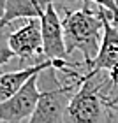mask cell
<instances>
[{"instance_id": "6da1fadb", "label": "cell", "mask_w": 118, "mask_h": 123, "mask_svg": "<svg viewBox=\"0 0 118 123\" xmlns=\"http://www.w3.org/2000/svg\"><path fill=\"white\" fill-rule=\"evenodd\" d=\"M64 39H65V49L67 55L72 51H79L83 55L85 65L88 67L97 56L100 41L104 33V19H102V9L93 11L86 4L76 11L64 9Z\"/></svg>"}, {"instance_id": "7a4b0ae2", "label": "cell", "mask_w": 118, "mask_h": 123, "mask_svg": "<svg viewBox=\"0 0 118 123\" xmlns=\"http://www.w3.org/2000/svg\"><path fill=\"white\" fill-rule=\"evenodd\" d=\"M108 97H113L111 79L90 77L71 97L65 113V123H111L113 111L108 105Z\"/></svg>"}, {"instance_id": "3957f363", "label": "cell", "mask_w": 118, "mask_h": 123, "mask_svg": "<svg viewBox=\"0 0 118 123\" xmlns=\"http://www.w3.org/2000/svg\"><path fill=\"white\" fill-rule=\"evenodd\" d=\"M102 19H104V33H102V41H100V48L97 56L93 58V62L86 67V72L83 74L78 83L95 77L99 72L106 70L109 74L113 90H116L118 86V28L115 21V16L109 11L102 9Z\"/></svg>"}, {"instance_id": "277c9868", "label": "cell", "mask_w": 118, "mask_h": 123, "mask_svg": "<svg viewBox=\"0 0 118 123\" xmlns=\"http://www.w3.org/2000/svg\"><path fill=\"white\" fill-rule=\"evenodd\" d=\"M79 86L78 79H74L69 85H58L57 88L44 90L28 123H65L71 97Z\"/></svg>"}, {"instance_id": "5b68a950", "label": "cell", "mask_w": 118, "mask_h": 123, "mask_svg": "<svg viewBox=\"0 0 118 123\" xmlns=\"http://www.w3.org/2000/svg\"><path fill=\"white\" fill-rule=\"evenodd\" d=\"M9 48L13 49L14 56L21 62H28L30 65H37L48 60L44 56L42 48V32L39 19H26L23 26L18 30L9 32Z\"/></svg>"}, {"instance_id": "8992f818", "label": "cell", "mask_w": 118, "mask_h": 123, "mask_svg": "<svg viewBox=\"0 0 118 123\" xmlns=\"http://www.w3.org/2000/svg\"><path fill=\"white\" fill-rule=\"evenodd\" d=\"M39 77H41V74L33 76L14 97L0 102V123H23V121L28 123L30 121L42 93L37 85Z\"/></svg>"}, {"instance_id": "52a82bcc", "label": "cell", "mask_w": 118, "mask_h": 123, "mask_svg": "<svg viewBox=\"0 0 118 123\" xmlns=\"http://www.w3.org/2000/svg\"><path fill=\"white\" fill-rule=\"evenodd\" d=\"M39 21H41V32H42L44 56L48 60H65L67 49L64 39V25H62V18L55 9V2L46 7Z\"/></svg>"}, {"instance_id": "ba28073f", "label": "cell", "mask_w": 118, "mask_h": 123, "mask_svg": "<svg viewBox=\"0 0 118 123\" xmlns=\"http://www.w3.org/2000/svg\"><path fill=\"white\" fill-rule=\"evenodd\" d=\"M60 0H7L5 11L0 18V30L18 19H41L49 4Z\"/></svg>"}, {"instance_id": "9c48e42d", "label": "cell", "mask_w": 118, "mask_h": 123, "mask_svg": "<svg viewBox=\"0 0 118 123\" xmlns=\"http://www.w3.org/2000/svg\"><path fill=\"white\" fill-rule=\"evenodd\" d=\"M14 56L13 49L9 48V33H2V30H0V67L9 63Z\"/></svg>"}, {"instance_id": "30bf717a", "label": "cell", "mask_w": 118, "mask_h": 123, "mask_svg": "<svg viewBox=\"0 0 118 123\" xmlns=\"http://www.w3.org/2000/svg\"><path fill=\"white\" fill-rule=\"evenodd\" d=\"M88 2H93V4H97L100 9L109 11V12L115 16V23H116V19H118V0H88Z\"/></svg>"}, {"instance_id": "8fae6325", "label": "cell", "mask_w": 118, "mask_h": 123, "mask_svg": "<svg viewBox=\"0 0 118 123\" xmlns=\"http://www.w3.org/2000/svg\"><path fill=\"white\" fill-rule=\"evenodd\" d=\"M5 5H7V0H0V18H2V14L5 11Z\"/></svg>"}, {"instance_id": "7c38bea8", "label": "cell", "mask_w": 118, "mask_h": 123, "mask_svg": "<svg viewBox=\"0 0 118 123\" xmlns=\"http://www.w3.org/2000/svg\"><path fill=\"white\" fill-rule=\"evenodd\" d=\"M108 98H109V97H108ZM108 105L111 107V111H113V113L118 116V104H109V102H108Z\"/></svg>"}, {"instance_id": "4fadbf2b", "label": "cell", "mask_w": 118, "mask_h": 123, "mask_svg": "<svg viewBox=\"0 0 118 123\" xmlns=\"http://www.w3.org/2000/svg\"><path fill=\"white\" fill-rule=\"evenodd\" d=\"M108 102H109V104H118V93L113 95V97H109V98H108Z\"/></svg>"}, {"instance_id": "5bb4252c", "label": "cell", "mask_w": 118, "mask_h": 123, "mask_svg": "<svg viewBox=\"0 0 118 123\" xmlns=\"http://www.w3.org/2000/svg\"><path fill=\"white\" fill-rule=\"evenodd\" d=\"M111 123H118V116L113 113V120H111Z\"/></svg>"}, {"instance_id": "9a60e30c", "label": "cell", "mask_w": 118, "mask_h": 123, "mask_svg": "<svg viewBox=\"0 0 118 123\" xmlns=\"http://www.w3.org/2000/svg\"><path fill=\"white\" fill-rule=\"evenodd\" d=\"M116 23H118V19H116Z\"/></svg>"}]
</instances>
